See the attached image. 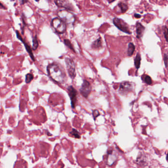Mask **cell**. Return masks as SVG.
<instances>
[{
	"label": "cell",
	"mask_w": 168,
	"mask_h": 168,
	"mask_svg": "<svg viewBox=\"0 0 168 168\" xmlns=\"http://www.w3.org/2000/svg\"><path fill=\"white\" fill-rule=\"evenodd\" d=\"M48 75L53 81L58 83H64L66 81V76L63 68L57 63H52L47 67Z\"/></svg>",
	"instance_id": "cell-1"
},
{
	"label": "cell",
	"mask_w": 168,
	"mask_h": 168,
	"mask_svg": "<svg viewBox=\"0 0 168 168\" xmlns=\"http://www.w3.org/2000/svg\"><path fill=\"white\" fill-rule=\"evenodd\" d=\"M58 15L66 24L73 23L75 20L74 15L67 10L59 11Z\"/></svg>",
	"instance_id": "cell-2"
},
{
	"label": "cell",
	"mask_w": 168,
	"mask_h": 168,
	"mask_svg": "<svg viewBox=\"0 0 168 168\" xmlns=\"http://www.w3.org/2000/svg\"><path fill=\"white\" fill-rule=\"evenodd\" d=\"M52 26L56 31L59 34H63L66 32V25L65 22L58 18H54L52 20Z\"/></svg>",
	"instance_id": "cell-3"
},
{
	"label": "cell",
	"mask_w": 168,
	"mask_h": 168,
	"mask_svg": "<svg viewBox=\"0 0 168 168\" xmlns=\"http://www.w3.org/2000/svg\"><path fill=\"white\" fill-rule=\"evenodd\" d=\"M113 23L114 25L120 31L124 33H126V34H131V32L129 29V27L127 24L126 23L124 20H122L120 18H114Z\"/></svg>",
	"instance_id": "cell-4"
},
{
	"label": "cell",
	"mask_w": 168,
	"mask_h": 168,
	"mask_svg": "<svg viewBox=\"0 0 168 168\" xmlns=\"http://www.w3.org/2000/svg\"><path fill=\"white\" fill-rule=\"evenodd\" d=\"M66 69L69 77L72 79H74L76 77L75 64L74 61L69 58H66L65 59Z\"/></svg>",
	"instance_id": "cell-5"
},
{
	"label": "cell",
	"mask_w": 168,
	"mask_h": 168,
	"mask_svg": "<svg viewBox=\"0 0 168 168\" xmlns=\"http://www.w3.org/2000/svg\"><path fill=\"white\" fill-rule=\"evenodd\" d=\"M133 89V85L131 82L124 81L121 83L119 87V92L122 95H126Z\"/></svg>",
	"instance_id": "cell-6"
},
{
	"label": "cell",
	"mask_w": 168,
	"mask_h": 168,
	"mask_svg": "<svg viewBox=\"0 0 168 168\" xmlns=\"http://www.w3.org/2000/svg\"><path fill=\"white\" fill-rule=\"evenodd\" d=\"M92 87L90 83L86 80H84L81 87L80 88V92L81 95L85 98H87L92 91Z\"/></svg>",
	"instance_id": "cell-7"
},
{
	"label": "cell",
	"mask_w": 168,
	"mask_h": 168,
	"mask_svg": "<svg viewBox=\"0 0 168 168\" xmlns=\"http://www.w3.org/2000/svg\"><path fill=\"white\" fill-rule=\"evenodd\" d=\"M68 93L71 100V104L72 108H75L77 102V92L72 86H69L68 88Z\"/></svg>",
	"instance_id": "cell-8"
},
{
	"label": "cell",
	"mask_w": 168,
	"mask_h": 168,
	"mask_svg": "<svg viewBox=\"0 0 168 168\" xmlns=\"http://www.w3.org/2000/svg\"><path fill=\"white\" fill-rule=\"evenodd\" d=\"M55 3L58 7H63L69 11H72V6L67 1H57Z\"/></svg>",
	"instance_id": "cell-9"
},
{
	"label": "cell",
	"mask_w": 168,
	"mask_h": 168,
	"mask_svg": "<svg viewBox=\"0 0 168 168\" xmlns=\"http://www.w3.org/2000/svg\"><path fill=\"white\" fill-rule=\"evenodd\" d=\"M145 30V27L141 23L137 22L136 25V32L137 38L138 39L141 38L143 36L144 31Z\"/></svg>",
	"instance_id": "cell-10"
},
{
	"label": "cell",
	"mask_w": 168,
	"mask_h": 168,
	"mask_svg": "<svg viewBox=\"0 0 168 168\" xmlns=\"http://www.w3.org/2000/svg\"><path fill=\"white\" fill-rule=\"evenodd\" d=\"M102 45V39H101V37H99L98 39L96 40L92 43V47L94 49H98L101 48Z\"/></svg>",
	"instance_id": "cell-11"
},
{
	"label": "cell",
	"mask_w": 168,
	"mask_h": 168,
	"mask_svg": "<svg viewBox=\"0 0 168 168\" xmlns=\"http://www.w3.org/2000/svg\"><path fill=\"white\" fill-rule=\"evenodd\" d=\"M141 57L140 53H138L137 54L136 57L134 59L135 66L137 69L140 68V65H141Z\"/></svg>",
	"instance_id": "cell-12"
},
{
	"label": "cell",
	"mask_w": 168,
	"mask_h": 168,
	"mask_svg": "<svg viewBox=\"0 0 168 168\" xmlns=\"http://www.w3.org/2000/svg\"><path fill=\"white\" fill-rule=\"evenodd\" d=\"M135 50V47L134 45L132 43H130L128 46L127 55L128 56H131L134 52Z\"/></svg>",
	"instance_id": "cell-13"
},
{
	"label": "cell",
	"mask_w": 168,
	"mask_h": 168,
	"mask_svg": "<svg viewBox=\"0 0 168 168\" xmlns=\"http://www.w3.org/2000/svg\"><path fill=\"white\" fill-rule=\"evenodd\" d=\"M118 7L120 9V12L122 13H126V11H127L128 9V7L127 4L124 3L122 2H120L118 4Z\"/></svg>",
	"instance_id": "cell-14"
},
{
	"label": "cell",
	"mask_w": 168,
	"mask_h": 168,
	"mask_svg": "<svg viewBox=\"0 0 168 168\" xmlns=\"http://www.w3.org/2000/svg\"><path fill=\"white\" fill-rule=\"evenodd\" d=\"M142 80L148 85H151L152 83V79L149 75H144L141 77Z\"/></svg>",
	"instance_id": "cell-15"
},
{
	"label": "cell",
	"mask_w": 168,
	"mask_h": 168,
	"mask_svg": "<svg viewBox=\"0 0 168 168\" xmlns=\"http://www.w3.org/2000/svg\"><path fill=\"white\" fill-rule=\"evenodd\" d=\"M137 161L139 164L141 165H145V164H146V160H145V157L143 156V155L139 156L137 158Z\"/></svg>",
	"instance_id": "cell-16"
},
{
	"label": "cell",
	"mask_w": 168,
	"mask_h": 168,
	"mask_svg": "<svg viewBox=\"0 0 168 168\" xmlns=\"http://www.w3.org/2000/svg\"><path fill=\"white\" fill-rule=\"evenodd\" d=\"M162 31L164 35L165 39L167 42H168V28L166 26H163L162 27Z\"/></svg>",
	"instance_id": "cell-17"
},
{
	"label": "cell",
	"mask_w": 168,
	"mask_h": 168,
	"mask_svg": "<svg viewBox=\"0 0 168 168\" xmlns=\"http://www.w3.org/2000/svg\"><path fill=\"white\" fill-rule=\"evenodd\" d=\"M64 44H65L68 47H69L70 49L73 50L74 52H75L74 49L73 48L72 45V44L71 43V42L70 41L69 39H64Z\"/></svg>",
	"instance_id": "cell-18"
},
{
	"label": "cell",
	"mask_w": 168,
	"mask_h": 168,
	"mask_svg": "<svg viewBox=\"0 0 168 168\" xmlns=\"http://www.w3.org/2000/svg\"><path fill=\"white\" fill-rule=\"evenodd\" d=\"M70 133L72 136V137H74V138H78V139L80 138V135L79 133L75 129H73L72 131Z\"/></svg>",
	"instance_id": "cell-19"
},
{
	"label": "cell",
	"mask_w": 168,
	"mask_h": 168,
	"mask_svg": "<svg viewBox=\"0 0 168 168\" xmlns=\"http://www.w3.org/2000/svg\"><path fill=\"white\" fill-rule=\"evenodd\" d=\"M34 79V76L31 73H28L26 76V82L29 83Z\"/></svg>",
	"instance_id": "cell-20"
},
{
	"label": "cell",
	"mask_w": 168,
	"mask_h": 168,
	"mask_svg": "<svg viewBox=\"0 0 168 168\" xmlns=\"http://www.w3.org/2000/svg\"><path fill=\"white\" fill-rule=\"evenodd\" d=\"M38 47H39V42L37 41V37L35 36L33 39V49L34 50L37 49Z\"/></svg>",
	"instance_id": "cell-21"
},
{
	"label": "cell",
	"mask_w": 168,
	"mask_h": 168,
	"mask_svg": "<svg viewBox=\"0 0 168 168\" xmlns=\"http://www.w3.org/2000/svg\"><path fill=\"white\" fill-rule=\"evenodd\" d=\"M164 62L166 68H167L168 63V56L166 54H164Z\"/></svg>",
	"instance_id": "cell-22"
},
{
	"label": "cell",
	"mask_w": 168,
	"mask_h": 168,
	"mask_svg": "<svg viewBox=\"0 0 168 168\" xmlns=\"http://www.w3.org/2000/svg\"><path fill=\"white\" fill-rule=\"evenodd\" d=\"M93 113H95L96 115H94V117H97L98 115H99V113H98V111H97V110H95V111H93Z\"/></svg>",
	"instance_id": "cell-23"
},
{
	"label": "cell",
	"mask_w": 168,
	"mask_h": 168,
	"mask_svg": "<svg viewBox=\"0 0 168 168\" xmlns=\"http://www.w3.org/2000/svg\"><path fill=\"white\" fill-rule=\"evenodd\" d=\"M135 17L136 18H140L141 17V15H139V14H137V13H135L134 15Z\"/></svg>",
	"instance_id": "cell-24"
},
{
	"label": "cell",
	"mask_w": 168,
	"mask_h": 168,
	"mask_svg": "<svg viewBox=\"0 0 168 168\" xmlns=\"http://www.w3.org/2000/svg\"><path fill=\"white\" fill-rule=\"evenodd\" d=\"M115 2V1H108V2L109 3H113V2Z\"/></svg>",
	"instance_id": "cell-25"
},
{
	"label": "cell",
	"mask_w": 168,
	"mask_h": 168,
	"mask_svg": "<svg viewBox=\"0 0 168 168\" xmlns=\"http://www.w3.org/2000/svg\"><path fill=\"white\" fill-rule=\"evenodd\" d=\"M166 159L167 160V161H168V153L167 154V155Z\"/></svg>",
	"instance_id": "cell-26"
}]
</instances>
